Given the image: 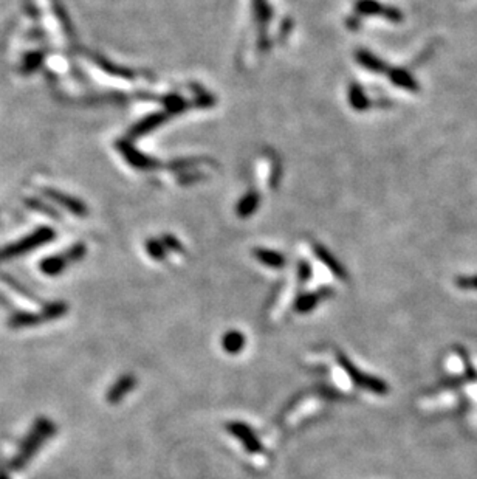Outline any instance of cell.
I'll return each instance as SVG.
<instances>
[{
  "label": "cell",
  "mask_w": 477,
  "mask_h": 479,
  "mask_svg": "<svg viewBox=\"0 0 477 479\" xmlns=\"http://www.w3.org/2000/svg\"><path fill=\"white\" fill-rule=\"evenodd\" d=\"M56 425L48 421V419H39V421L33 426L30 435L25 437L22 442V447L19 450L17 456L10 462V467L12 470H21L27 465L31 458L36 455L37 450L48 441V439L55 435Z\"/></svg>",
  "instance_id": "1"
},
{
  "label": "cell",
  "mask_w": 477,
  "mask_h": 479,
  "mask_svg": "<svg viewBox=\"0 0 477 479\" xmlns=\"http://www.w3.org/2000/svg\"><path fill=\"white\" fill-rule=\"evenodd\" d=\"M336 360H338V363L341 365L343 369L348 372V376L352 378V382H354L357 386H359V388L372 391V392H375V394H386V392L389 391V386L384 383L383 380L372 377L369 376V374H364L363 371H359L343 352H339V351L336 352Z\"/></svg>",
  "instance_id": "2"
},
{
  "label": "cell",
  "mask_w": 477,
  "mask_h": 479,
  "mask_svg": "<svg viewBox=\"0 0 477 479\" xmlns=\"http://www.w3.org/2000/svg\"><path fill=\"white\" fill-rule=\"evenodd\" d=\"M226 430L231 436H234L237 441L242 442V445H244V448L248 453H253V455H256V453H262L264 450L262 444H260L256 433H254L246 424L230 422V424H226Z\"/></svg>",
  "instance_id": "3"
},
{
  "label": "cell",
  "mask_w": 477,
  "mask_h": 479,
  "mask_svg": "<svg viewBox=\"0 0 477 479\" xmlns=\"http://www.w3.org/2000/svg\"><path fill=\"white\" fill-rule=\"evenodd\" d=\"M67 312V306L65 304H51L48 306L47 309H45L44 315L41 317H35V315H15L10 320V326L11 327H25V326H33V324H39V323H44V321H50V320H55L57 317H61Z\"/></svg>",
  "instance_id": "4"
},
{
  "label": "cell",
  "mask_w": 477,
  "mask_h": 479,
  "mask_svg": "<svg viewBox=\"0 0 477 479\" xmlns=\"http://www.w3.org/2000/svg\"><path fill=\"white\" fill-rule=\"evenodd\" d=\"M135 385H136V378L132 376V374H126V376L120 377L114 383L112 388L109 390V392H107V402L112 403V405L120 403L121 400L135 388Z\"/></svg>",
  "instance_id": "5"
},
{
  "label": "cell",
  "mask_w": 477,
  "mask_h": 479,
  "mask_svg": "<svg viewBox=\"0 0 477 479\" xmlns=\"http://www.w3.org/2000/svg\"><path fill=\"white\" fill-rule=\"evenodd\" d=\"M332 290H321L316 293H307L299 297L295 303V311L299 313H307L312 312L318 306L319 301L324 298V295H330Z\"/></svg>",
  "instance_id": "6"
},
{
  "label": "cell",
  "mask_w": 477,
  "mask_h": 479,
  "mask_svg": "<svg viewBox=\"0 0 477 479\" xmlns=\"http://www.w3.org/2000/svg\"><path fill=\"white\" fill-rule=\"evenodd\" d=\"M245 346V337L244 333L239 331H230L226 332L224 338H222V347L228 354H239Z\"/></svg>",
  "instance_id": "7"
},
{
  "label": "cell",
  "mask_w": 477,
  "mask_h": 479,
  "mask_svg": "<svg viewBox=\"0 0 477 479\" xmlns=\"http://www.w3.org/2000/svg\"><path fill=\"white\" fill-rule=\"evenodd\" d=\"M390 80L394 81L398 85V87H403V89L411 90V92H417L418 90L417 81L408 73V71H404V70H392Z\"/></svg>",
  "instance_id": "8"
},
{
  "label": "cell",
  "mask_w": 477,
  "mask_h": 479,
  "mask_svg": "<svg viewBox=\"0 0 477 479\" xmlns=\"http://www.w3.org/2000/svg\"><path fill=\"white\" fill-rule=\"evenodd\" d=\"M258 258L259 261H262L264 264L267 265H271V267H280L284 264V259L280 254L276 253H271V252H258Z\"/></svg>",
  "instance_id": "9"
},
{
  "label": "cell",
  "mask_w": 477,
  "mask_h": 479,
  "mask_svg": "<svg viewBox=\"0 0 477 479\" xmlns=\"http://www.w3.org/2000/svg\"><path fill=\"white\" fill-rule=\"evenodd\" d=\"M456 284H457V287L465 288V290H473V288L474 290H477V275H474V277L457 278Z\"/></svg>",
  "instance_id": "10"
},
{
  "label": "cell",
  "mask_w": 477,
  "mask_h": 479,
  "mask_svg": "<svg viewBox=\"0 0 477 479\" xmlns=\"http://www.w3.org/2000/svg\"><path fill=\"white\" fill-rule=\"evenodd\" d=\"M0 479H10L8 473H6V470L2 467V465H0Z\"/></svg>",
  "instance_id": "11"
}]
</instances>
